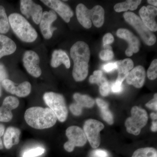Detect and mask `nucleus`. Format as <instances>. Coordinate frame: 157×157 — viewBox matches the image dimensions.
I'll return each mask as SVG.
<instances>
[{
  "label": "nucleus",
  "instance_id": "nucleus-42",
  "mask_svg": "<svg viewBox=\"0 0 157 157\" xmlns=\"http://www.w3.org/2000/svg\"><path fill=\"white\" fill-rule=\"evenodd\" d=\"M151 130L152 132H156L157 131V122L156 121H153L152 123Z\"/></svg>",
  "mask_w": 157,
  "mask_h": 157
},
{
  "label": "nucleus",
  "instance_id": "nucleus-10",
  "mask_svg": "<svg viewBox=\"0 0 157 157\" xmlns=\"http://www.w3.org/2000/svg\"><path fill=\"white\" fill-rule=\"evenodd\" d=\"M20 10L21 13L27 18L31 17L36 24H39L43 14L42 7L40 5L31 0H21Z\"/></svg>",
  "mask_w": 157,
  "mask_h": 157
},
{
  "label": "nucleus",
  "instance_id": "nucleus-46",
  "mask_svg": "<svg viewBox=\"0 0 157 157\" xmlns=\"http://www.w3.org/2000/svg\"><path fill=\"white\" fill-rule=\"evenodd\" d=\"M2 96V89H1V86H0V97Z\"/></svg>",
  "mask_w": 157,
  "mask_h": 157
},
{
  "label": "nucleus",
  "instance_id": "nucleus-11",
  "mask_svg": "<svg viewBox=\"0 0 157 157\" xmlns=\"http://www.w3.org/2000/svg\"><path fill=\"white\" fill-rule=\"evenodd\" d=\"M119 38L124 39L128 42V47L125 51L126 55L130 57L133 53H137L140 49V42L139 39L132 32L127 29H119L117 32Z\"/></svg>",
  "mask_w": 157,
  "mask_h": 157
},
{
  "label": "nucleus",
  "instance_id": "nucleus-24",
  "mask_svg": "<svg viewBox=\"0 0 157 157\" xmlns=\"http://www.w3.org/2000/svg\"><path fill=\"white\" fill-rule=\"evenodd\" d=\"M141 1H135V0H128L125 2L119 3L114 6V9L117 12L122 11H127L128 10L134 11L137 9L138 6L140 5Z\"/></svg>",
  "mask_w": 157,
  "mask_h": 157
},
{
  "label": "nucleus",
  "instance_id": "nucleus-15",
  "mask_svg": "<svg viewBox=\"0 0 157 157\" xmlns=\"http://www.w3.org/2000/svg\"><path fill=\"white\" fill-rule=\"evenodd\" d=\"M139 14L144 24L150 31L156 32L157 25L155 17L157 14V9L154 6H143L139 11Z\"/></svg>",
  "mask_w": 157,
  "mask_h": 157
},
{
  "label": "nucleus",
  "instance_id": "nucleus-38",
  "mask_svg": "<svg viewBox=\"0 0 157 157\" xmlns=\"http://www.w3.org/2000/svg\"><path fill=\"white\" fill-rule=\"evenodd\" d=\"M92 157H109V154L106 151L102 149H97L92 153Z\"/></svg>",
  "mask_w": 157,
  "mask_h": 157
},
{
  "label": "nucleus",
  "instance_id": "nucleus-12",
  "mask_svg": "<svg viewBox=\"0 0 157 157\" xmlns=\"http://www.w3.org/2000/svg\"><path fill=\"white\" fill-rule=\"evenodd\" d=\"M41 2L49 8L53 9L65 22H70V19L73 16V12L72 9L61 1L59 0H42Z\"/></svg>",
  "mask_w": 157,
  "mask_h": 157
},
{
  "label": "nucleus",
  "instance_id": "nucleus-7",
  "mask_svg": "<svg viewBox=\"0 0 157 157\" xmlns=\"http://www.w3.org/2000/svg\"><path fill=\"white\" fill-rule=\"evenodd\" d=\"M66 136L68 140L64 144L66 151L71 152L76 147L84 146L87 142V138L83 130L77 126H72L66 130Z\"/></svg>",
  "mask_w": 157,
  "mask_h": 157
},
{
  "label": "nucleus",
  "instance_id": "nucleus-35",
  "mask_svg": "<svg viewBox=\"0 0 157 157\" xmlns=\"http://www.w3.org/2000/svg\"><path fill=\"white\" fill-rule=\"evenodd\" d=\"M82 107L76 103L70 104V109L73 115L78 116L81 115L82 112Z\"/></svg>",
  "mask_w": 157,
  "mask_h": 157
},
{
  "label": "nucleus",
  "instance_id": "nucleus-31",
  "mask_svg": "<svg viewBox=\"0 0 157 157\" xmlns=\"http://www.w3.org/2000/svg\"><path fill=\"white\" fill-rule=\"evenodd\" d=\"M45 149L42 147L31 149L25 152L22 157H36L43 154L45 152Z\"/></svg>",
  "mask_w": 157,
  "mask_h": 157
},
{
  "label": "nucleus",
  "instance_id": "nucleus-34",
  "mask_svg": "<svg viewBox=\"0 0 157 157\" xmlns=\"http://www.w3.org/2000/svg\"><path fill=\"white\" fill-rule=\"evenodd\" d=\"M118 62H111L102 66V69L106 73H111L117 70Z\"/></svg>",
  "mask_w": 157,
  "mask_h": 157
},
{
  "label": "nucleus",
  "instance_id": "nucleus-8",
  "mask_svg": "<svg viewBox=\"0 0 157 157\" xmlns=\"http://www.w3.org/2000/svg\"><path fill=\"white\" fill-rule=\"evenodd\" d=\"M104 128V124L96 120L90 119L85 122L83 130L87 140L93 148H98L100 145V132Z\"/></svg>",
  "mask_w": 157,
  "mask_h": 157
},
{
  "label": "nucleus",
  "instance_id": "nucleus-4",
  "mask_svg": "<svg viewBox=\"0 0 157 157\" xmlns=\"http://www.w3.org/2000/svg\"><path fill=\"white\" fill-rule=\"evenodd\" d=\"M43 100L56 116L57 119L61 122L67 120L68 110L65 98L62 94L53 92H48L44 94Z\"/></svg>",
  "mask_w": 157,
  "mask_h": 157
},
{
  "label": "nucleus",
  "instance_id": "nucleus-17",
  "mask_svg": "<svg viewBox=\"0 0 157 157\" xmlns=\"http://www.w3.org/2000/svg\"><path fill=\"white\" fill-rule=\"evenodd\" d=\"M21 132L19 129L14 127H9L4 134V144L7 149H10L14 145L18 144Z\"/></svg>",
  "mask_w": 157,
  "mask_h": 157
},
{
  "label": "nucleus",
  "instance_id": "nucleus-3",
  "mask_svg": "<svg viewBox=\"0 0 157 157\" xmlns=\"http://www.w3.org/2000/svg\"><path fill=\"white\" fill-rule=\"evenodd\" d=\"M9 20L14 33L21 41L30 43L37 39L38 33L36 31L21 14L12 13L9 16Z\"/></svg>",
  "mask_w": 157,
  "mask_h": 157
},
{
  "label": "nucleus",
  "instance_id": "nucleus-28",
  "mask_svg": "<svg viewBox=\"0 0 157 157\" xmlns=\"http://www.w3.org/2000/svg\"><path fill=\"white\" fill-rule=\"evenodd\" d=\"M132 157H157V150L152 147L138 149L134 152Z\"/></svg>",
  "mask_w": 157,
  "mask_h": 157
},
{
  "label": "nucleus",
  "instance_id": "nucleus-1",
  "mask_svg": "<svg viewBox=\"0 0 157 157\" xmlns=\"http://www.w3.org/2000/svg\"><path fill=\"white\" fill-rule=\"evenodd\" d=\"M90 54L88 45L82 41H78L71 47L70 56L74 63L72 74L75 81H82L87 77Z\"/></svg>",
  "mask_w": 157,
  "mask_h": 157
},
{
  "label": "nucleus",
  "instance_id": "nucleus-41",
  "mask_svg": "<svg viewBox=\"0 0 157 157\" xmlns=\"http://www.w3.org/2000/svg\"><path fill=\"white\" fill-rule=\"evenodd\" d=\"M5 127L2 124H0V150L2 149L3 148V145L2 141V136L4 135L5 133Z\"/></svg>",
  "mask_w": 157,
  "mask_h": 157
},
{
  "label": "nucleus",
  "instance_id": "nucleus-33",
  "mask_svg": "<svg viewBox=\"0 0 157 157\" xmlns=\"http://www.w3.org/2000/svg\"><path fill=\"white\" fill-rule=\"evenodd\" d=\"M99 56H100V59L102 60L107 61L112 59L113 58L114 56V54H113V52L112 50L104 49V50L101 51L100 52Z\"/></svg>",
  "mask_w": 157,
  "mask_h": 157
},
{
  "label": "nucleus",
  "instance_id": "nucleus-9",
  "mask_svg": "<svg viewBox=\"0 0 157 157\" xmlns=\"http://www.w3.org/2000/svg\"><path fill=\"white\" fill-rule=\"evenodd\" d=\"M22 60L25 68L30 75L36 78L41 76L42 70L38 65L40 58L36 52L33 50L27 51L24 54Z\"/></svg>",
  "mask_w": 157,
  "mask_h": 157
},
{
  "label": "nucleus",
  "instance_id": "nucleus-43",
  "mask_svg": "<svg viewBox=\"0 0 157 157\" xmlns=\"http://www.w3.org/2000/svg\"><path fill=\"white\" fill-rule=\"evenodd\" d=\"M147 2L150 5L154 6L155 7L157 6V1L155 0H148L147 1Z\"/></svg>",
  "mask_w": 157,
  "mask_h": 157
},
{
  "label": "nucleus",
  "instance_id": "nucleus-21",
  "mask_svg": "<svg viewBox=\"0 0 157 157\" xmlns=\"http://www.w3.org/2000/svg\"><path fill=\"white\" fill-rule=\"evenodd\" d=\"M118 77L117 80L122 83L127 78L129 71L132 70L134 67V63L131 59H125L123 60L118 61Z\"/></svg>",
  "mask_w": 157,
  "mask_h": 157
},
{
  "label": "nucleus",
  "instance_id": "nucleus-18",
  "mask_svg": "<svg viewBox=\"0 0 157 157\" xmlns=\"http://www.w3.org/2000/svg\"><path fill=\"white\" fill-rule=\"evenodd\" d=\"M76 14L78 22L85 28L89 29L92 26L90 10L83 4H79L76 8Z\"/></svg>",
  "mask_w": 157,
  "mask_h": 157
},
{
  "label": "nucleus",
  "instance_id": "nucleus-14",
  "mask_svg": "<svg viewBox=\"0 0 157 157\" xmlns=\"http://www.w3.org/2000/svg\"><path fill=\"white\" fill-rule=\"evenodd\" d=\"M19 101L16 97L8 96L3 101L0 107V122H8L13 118L12 110L19 106Z\"/></svg>",
  "mask_w": 157,
  "mask_h": 157
},
{
  "label": "nucleus",
  "instance_id": "nucleus-5",
  "mask_svg": "<svg viewBox=\"0 0 157 157\" xmlns=\"http://www.w3.org/2000/svg\"><path fill=\"white\" fill-rule=\"evenodd\" d=\"M131 115L132 116L127 118L125 122L127 132L133 135H139L141 129L147 123V112L145 109L134 106L131 109Z\"/></svg>",
  "mask_w": 157,
  "mask_h": 157
},
{
  "label": "nucleus",
  "instance_id": "nucleus-37",
  "mask_svg": "<svg viewBox=\"0 0 157 157\" xmlns=\"http://www.w3.org/2000/svg\"><path fill=\"white\" fill-rule=\"evenodd\" d=\"M145 106L147 108L152 109L155 111H157V94H155L154 98L147 102Z\"/></svg>",
  "mask_w": 157,
  "mask_h": 157
},
{
  "label": "nucleus",
  "instance_id": "nucleus-27",
  "mask_svg": "<svg viewBox=\"0 0 157 157\" xmlns=\"http://www.w3.org/2000/svg\"><path fill=\"white\" fill-rule=\"evenodd\" d=\"M32 86L29 82L25 81L15 86L14 94L19 98H25L30 94Z\"/></svg>",
  "mask_w": 157,
  "mask_h": 157
},
{
  "label": "nucleus",
  "instance_id": "nucleus-16",
  "mask_svg": "<svg viewBox=\"0 0 157 157\" xmlns=\"http://www.w3.org/2000/svg\"><path fill=\"white\" fill-rule=\"evenodd\" d=\"M128 84L140 88L143 86L145 80V70L142 66H138L132 69L127 76Z\"/></svg>",
  "mask_w": 157,
  "mask_h": 157
},
{
  "label": "nucleus",
  "instance_id": "nucleus-23",
  "mask_svg": "<svg viewBox=\"0 0 157 157\" xmlns=\"http://www.w3.org/2000/svg\"><path fill=\"white\" fill-rule=\"evenodd\" d=\"M91 19L95 26L101 27L104 23V10L100 6H95L90 10Z\"/></svg>",
  "mask_w": 157,
  "mask_h": 157
},
{
  "label": "nucleus",
  "instance_id": "nucleus-6",
  "mask_svg": "<svg viewBox=\"0 0 157 157\" xmlns=\"http://www.w3.org/2000/svg\"><path fill=\"white\" fill-rule=\"evenodd\" d=\"M124 17L126 21L136 29L145 44L149 46L154 45L156 42L155 36L147 27L140 17L130 11L125 12Z\"/></svg>",
  "mask_w": 157,
  "mask_h": 157
},
{
  "label": "nucleus",
  "instance_id": "nucleus-32",
  "mask_svg": "<svg viewBox=\"0 0 157 157\" xmlns=\"http://www.w3.org/2000/svg\"><path fill=\"white\" fill-rule=\"evenodd\" d=\"M2 85L6 91L12 94H14V90L16 85L13 81L7 78L2 82Z\"/></svg>",
  "mask_w": 157,
  "mask_h": 157
},
{
  "label": "nucleus",
  "instance_id": "nucleus-20",
  "mask_svg": "<svg viewBox=\"0 0 157 157\" xmlns=\"http://www.w3.org/2000/svg\"><path fill=\"white\" fill-rule=\"evenodd\" d=\"M62 64L64 65L67 69L70 68V60L67 54L61 49L54 51L51 61L52 67L53 68H57Z\"/></svg>",
  "mask_w": 157,
  "mask_h": 157
},
{
  "label": "nucleus",
  "instance_id": "nucleus-22",
  "mask_svg": "<svg viewBox=\"0 0 157 157\" xmlns=\"http://www.w3.org/2000/svg\"><path fill=\"white\" fill-rule=\"evenodd\" d=\"M96 101L101 110L102 118L109 124H113V117L109 109V104L100 98H97Z\"/></svg>",
  "mask_w": 157,
  "mask_h": 157
},
{
  "label": "nucleus",
  "instance_id": "nucleus-25",
  "mask_svg": "<svg viewBox=\"0 0 157 157\" xmlns=\"http://www.w3.org/2000/svg\"><path fill=\"white\" fill-rule=\"evenodd\" d=\"M73 97L76 104L80 105L82 108H92L94 105V100L87 95L81 94L77 93L74 94Z\"/></svg>",
  "mask_w": 157,
  "mask_h": 157
},
{
  "label": "nucleus",
  "instance_id": "nucleus-30",
  "mask_svg": "<svg viewBox=\"0 0 157 157\" xmlns=\"http://www.w3.org/2000/svg\"><path fill=\"white\" fill-rule=\"evenodd\" d=\"M147 76L150 80H155L157 77V60H154L151 62L147 72Z\"/></svg>",
  "mask_w": 157,
  "mask_h": 157
},
{
  "label": "nucleus",
  "instance_id": "nucleus-2",
  "mask_svg": "<svg viewBox=\"0 0 157 157\" xmlns=\"http://www.w3.org/2000/svg\"><path fill=\"white\" fill-rule=\"evenodd\" d=\"M24 117L29 126L40 130L53 127L57 120L56 116L50 108L40 107H32L27 109Z\"/></svg>",
  "mask_w": 157,
  "mask_h": 157
},
{
  "label": "nucleus",
  "instance_id": "nucleus-19",
  "mask_svg": "<svg viewBox=\"0 0 157 157\" xmlns=\"http://www.w3.org/2000/svg\"><path fill=\"white\" fill-rule=\"evenodd\" d=\"M17 46L12 39L5 35L0 34V59L15 52Z\"/></svg>",
  "mask_w": 157,
  "mask_h": 157
},
{
  "label": "nucleus",
  "instance_id": "nucleus-36",
  "mask_svg": "<svg viewBox=\"0 0 157 157\" xmlns=\"http://www.w3.org/2000/svg\"><path fill=\"white\" fill-rule=\"evenodd\" d=\"M122 83L116 80L112 84L110 85V90L113 93L118 94L121 93L122 90Z\"/></svg>",
  "mask_w": 157,
  "mask_h": 157
},
{
  "label": "nucleus",
  "instance_id": "nucleus-39",
  "mask_svg": "<svg viewBox=\"0 0 157 157\" xmlns=\"http://www.w3.org/2000/svg\"><path fill=\"white\" fill-rule=\"evenodd\" d=\"M114 41V38L110 33H108L104 35L103 39V42L104 45H109Z\"/></svg>",
  "mask_w": 157,
  "mask_h": 157
},
{
  "label": "nucleus",
  "instance_id": "nucleus-29",
  "mask_svg": "<svg viewBox=\"0 0 157 157\" xmlns=\"http://www.w3.org/2000/svg\"><path fill=\"white\" fill-rule=\"evenodd\" d=\"M89 81L91 83L98 84L99 87L105 82L108 81L107 78L103 75V72L101 70H96L93 73V75L90 76Z\"/></svg>",
  "mask_w": 157,
  "mask_h": 157
},
{
  "label": "nucleus",
  "instance_id": "nucleus-44",
  "mask_svg": "<svg viewBox=\"0 0 157 157\" xmlns=\"http://www.w3.org/2000/svg\"><path fill=\"white\" fill-rule=\"evenodd\" d=\"M150 117L153 121H156L157 119V114L154 112L151 113L150 114Z\"/></svg>",
  "mask_w": 157,
  "mask_h": 157
},
{
  "label": "nucleus",
  "instance_id": "nucleus-26",
  "mask_svg": "<svg viewBox=\"0 0 157 157\" xmlns=\"http://www.w3.org/2000/svg\"><path fill=\"white\" fill-rule=\"evenodd\" d=\"M9 29L10 24L6 10L3 6H0V34L7 33Z\"/></svg>",
  "mask_w": 157,
  "mask_h": 157
},
{
  "label": "nucleus",
  "instance_id": "nucleus-13",
  "mask_svg": "<svg viewBox=\"0 0 157 157\" xmlns=\"http://www.w3.org/2000/svg\"><path fill=\"white\" fill-rule=\"evenodd\" d=\"M57 16L54 11L50 10L43 12L42 18L39 23L40 30L45 39H49L52 37L55 29L52 27V24L56 20Z\"/></svg>",
  "mask_w": 157,
  "mask_h": 157
},
{
  "label": "nucleus",
  "instance_id": "nucleus-45",
  "mask_svg": "<svg viewBox=\"0 0 157 157\" xmlns=\"http://www.w3.org/2000/svg\"><path fill=\"white\" fill-rule=\"evenodd\" d=\"M104 48L106 50H112V47L109 45H104Z\"/></svg>",
  "mask_w": 157,
  "mask_h": 157
},
{
  "label": "nucleus",
  "instance_id": "nucleus-40",
  "mask_svg": "<svg viewBox=\"0 0 157 157\" xmlns=\"http://www.w3.org/2000/svg\"><path fill=\"white\" fill-rule=\"evenodd\" d=\"M8 74L5 66L0 64V81L2 82L5 79H7Z\"/></svg>",
  "mask_w": 157,
  "mask_h": 157
}]
</instances>
